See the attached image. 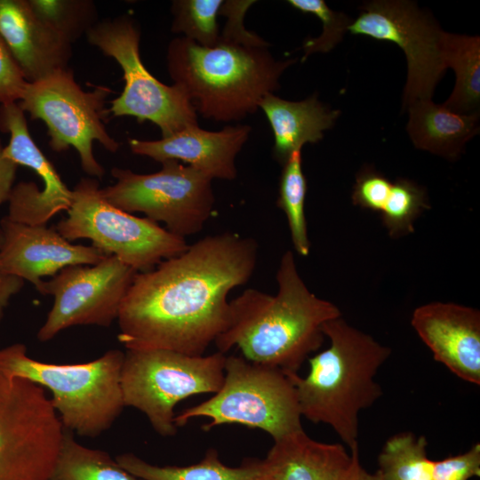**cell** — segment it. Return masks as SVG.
Listing matches in <instances>:
<instances>
[{"mask_svg":"<svg viewBox=\"0 0 480 480\" xmlns=\"http://www.w3.org/2000/svg\"><path fill=\"white\" fill-rule=\"evenodd\" d=\"M204 417V431L223 424H240L269 434L274 441L302 430L295 388L282 371L226 356L224 380L213 396L175 416L177 428L191 419Z\"/></svg>","mask_w":480,"mask_h":480,"instance_id":"6","label":"cell"},{"mask_svg":"<svg viewBox=\"0 0 480 480\" xmlns=\"http://www.w3.org/2000/svg\"><path fill=\"white\" fill-rule=\"evenodd\" d=\"M64 432L44 389L0 368V480H51Z\"/></svg>","mask_w":480,"mask_h":480,"instance_id":"11","label":"cell"},{"mask_svg":"<svg viewBox=\"0 0 480 480\" xmlns=\"http://www.w3.org/2000/svg\"><path fill=\"white\" fill-rule=\"evenodd\" d=\"M2 231L0 228V245ZM24 285V281L19 277L0 273V322L10 300L18 293Z\"/></svg>","mask_w":480,"mask_h":480,"instance_id":"37","label":"cell"},{"mask_svg":"<svg viewBox=\"0 0 480 480\" xmlns=\"http://www.w3.org/2000/svg\"><path fill=\"white\" fill-rule=\"evenodd\" d=\"M306 193L307 180L299 150L284 164L276 204L286 215L293 247L301 256H308L310 249L305 215Z\"/></svg>","mask_w":480,"mask_h":480,"instance_id":"27","label":"cell"},{"mask_svg":"<svg viewBox=\"0 0 480 480\" xmlns=\"http://www.w3.org/2000/svg\"><path fill=\"white\" fill-rule=\"evenodd\" d=\"M412 326L434 359L460 379L480 385V312L451 302L415 308Z\"/></svg>","mask_w":480,"mask_h":480,"instance_id":"17","label":"cell"},{"mask_svg":"<svg viewBox=\"0 0 480 480\" xmlns=\"http://www.w3.org/2000/svg\"><path fill=\"white\" fill-rule=\"evenodd\" d=\"M111 92L106 86L84 91L72 70L65 68L28 83L18 105L32 119L44 123L53 151L60 153L73 148L83 171L92 178L101 179L105 169L93 155V141L111 153L120 147L105 126L108 116L106 99Z\"/></svg>","mask_w":480,"mask_h":480,"instance_id":"9","label":"cell"},{"mask_svg":"<svg viewBox=\"0 0 480 480\" xmlns=\"http://www.w3.org/2000/svg\"><path fill=\"white\" fill-rule=\"evenodd\" d=\"M266 44L220 37L212 47L184 36L167 48L173 84L204 117L230 122L255 112L260 100L279 87L283 72L295 60H276Z\"/></svg>","mask_w":480,"mask_h":480,"instance_id":"3","label":"cell"},{"mask_svg":"<svg viewBox=\"0 0 480 480\" xmlns=\"http://www.w3.org/2000/svg\"><path fill=\"white\" fill-rule=\"evenodd\" d=\"M222 0H176L172 4V31L204 47L219 43L217 23Z\"/></svg>","mask_w":480,"mask_h":480,"instance_id":"29","label":"cell"},{"mask_svg":"<svg viewBox=\"0 0 480 480\" xmlns=\"http://www.w3.org/2000/svg\"><path fill=\"white\" fill-rule=\"evenodd\" d=\"M251 132L248 125L226 126L218 132L187 127L156 140L129 139L135 155L156 162L182 161L208 177L232 180L236 177V156Z\"/></svg>","mask_w":480,"mask_h":480,"instance_id":"18","label":"cell"},{"mask_svg":"<svg viewBox=\"0 0 480 480\" xmlns=\"http://www.w3.org/2000/svg\"><path fill=\"white\" fill-rule=\"evenodd\" d=\"M406 109V130L415 148L447 159H456L479 132V112L458 114L431 100L415 101Z\"/></svg>","mask_w":480,"mask_h":480,"instance_id":"22","label":"cell"},{"mask_svg":"<svg viewBox=\"0 0 480 480\" xmlns=\"http://www.w3.org/2000/svg\"><path fill=\"white\" fill-rule=\"evenodd\" d=\"M428 208L425 189L411 180L399 179L392 182L380 213L389 236L399 237L412 233L415 220Z\"/></svg>","mask_w":480,"mask_h":480,"instance_id":"30","label":"cell"},{"mask_svg":"<svg viewBox=\"0 0 480 480\" xmlns=\"http://www.w3.org/2000/svg\"><path fill=\"white\" fill-rule=\"evenodd\" d=\"M260 480H268V479L263 478V479H260Z\"/></svg>","mask_w":480,"mask_h":480,"instance_id":"39","label":"cell"},{"mask_svg":"<svg viewBox=\"0 0 480 480\" xmlns=\"http://www.w3.org/2000/svg\"><path fill=\"white\" fill-rule=\"evenodd\" d=\"M138 272L117 257L107 255L94 265H70L38 292L53 297L52 307L37 332L45 342L77 325L110 326Z\"/></svg>","mask_w":480,"mask_h":480,"instance_id":"14","label":"cell"},{"mask_svg":"<svg viewBox=\"0 0 480 480\" xmlns=\"http://www.w3.org/2000/svg\"><path fill=\"white\" fill-rule=\"evenodd\" d=\"M36 17L69 44L97 23L98 11L91 0H27Z\"/></svg>","mask_w":480,"mask_h":480,"instance_id":"28","label":"cell"},{"mask_svg":"<svg viewBox=\"0 0 480 480\" xmlns=\"http://www.w3.org/2000/svg\"><path fill=\"white\" fill-rule=\"evenodd\" d=\"M67 217L56 230L68 241L89 239L106 255L117 257L137 272L153 269L161 261L188 247L180 237L148 218L124 212L106 200L95 178H82L72 189Z\"/></svg>","mask_w":480,"mask_h":480,"instance_id":"8","label":"cell"},{"mask_svg":"<svg viewBox=\"0 0 480 480\" xmlns=\"http://www.w3.org/2000/svg\"><path fill=\"white\" fill-rule=\"evenodd\" d=\"M359 16L348 28L397 44L407 61L403 108L418 100H431L447 68L444 35L435 19L407 0H377L361 6Z\"/></svg>","mask_w":480,"mask_h":480,"instance_id":"13","label":"cell"},{"mask_svg":"<svg viewBox=\"0 0 480 480\" xmlns=\"http://www.w3.org/2000/svg\"><path fill=\"white\" fill-rule=\"evenodd\" d=\"M226 356L219 351L188 356L164 349H127L121 372L124 406L144 413L158 435L174 436V407L194 395L218 392Z\"/></svg>","mask_w":480,"mask_h":480,"instance_id":"7","label":"cell"},{"mask_svg":"<svg viewBox=\"0 0 480 480\" xmlns=\"http://www.w3.org/2000/svg\"><path fill=\"white\" fill-rule=\"evenodd\" d=\"M262 460L268 480H339L351 460L340 444H326L300 430L276 441Z\"/></svg>","mask_w":480,"mask_h":480,"instance_id":"20","label":"cell"},{"mask_svg":"<svg viewBox=\"0 0 480 480\" xmlns=\"http://www.w3.org/2000/svg\"><path fill=\"white\" fill-rule=\"evenodd\" d=\"M276 277V295L250 288L229 301L228 326L214 343L220 353L237 347L249 362L295 374L322 346L323 325L341 312L308 290L291 251L283 254Z\"/></svg>","mask_w":480,"mask_h":480,"instance_id":"2","label":"cell"},{"mask_svg":"<svg viewBox=\"0 0 480 480\" xmlns=\"http://www.w3.org/2000/svg\"><path fill=\"white\" fill-rule=\"evenodd\" d=\"M51 480H143L123 468L106 452L78 443L65 429Z\"/></svg>","mask_w":480,"mask_h":480,"instance_id":"25","label":"cell"},{"mask_svg":"<svg viewBox=\"0 0 480 480\" xmlns=\"http://www.w3.org/2000/svg\"><path fill=\"white\" fill-rule=\"evenodd\" d=\"M28 83L20 66L0 36V106L18 103Z\"/></svg>","mask_w":480,"mask_h":480,"instance_id":"34","label":"cell"},{"mask_svg":"<svg viewBox=\"0 0 480 480\" xmlns=\"http://www.w3.org/2000/svg\"><path fill=\"white\" fill-rule=\"evenodd\" d=\"M161 164V170L148 174L114 167L115 183L100 188L101 194L124 212H142L164 223L175 236L185 238L199 233L214 207L212 179L175 160Z\"/></svg>","mask_w":480,"mask_h":480,"instance_id":"12","label":"cell"},{"mask_svg":"<svg viewBox=\"0 0 480 480\" xmlns=\"http://www.w3.org/2000/svg\"><path fill=\"white\" fill-rule=\"evenodd\" d=\"M0 131L10 136L8 144L4 147V156L18 166L30 168L44 184L42 189L33 181L14 185L6 217L27 225H44L57 213L67 212L72 204L73 191L36 144L25 113L18 103L0 106Z\"/></svg>","mask_w":480,"mask_h":480,"instance_id":"15","label":"cell"},{"mask_svg":"<svg viewBox=\"0 0 480 480\" xmlns=\"http://www.w3.org/2000/svg\"><path fill=\"white\" fill-rule=\"evenodd\" d=\"M392 182L372 169H364L356 176L352 202L364 209L380 212L389 193Z\"/></svg>","mask_w":480,"mask_h":480,"instance_id":"32","label":"cell"},{"mask_svg":"<svg viewBox=\"0 0 480 480\" xmlns=\"http://www.w3.org/2000/svg\"><path fill=\"white\" fill-rule=\"evenodd\" d=\"M287 3L303 13L316 16L323 23V32L319 36L305 40L302 60L312 53H324L333 49L343 39L354 20L345 13L329 8L324 0H289Z\"/></svg>","mask_w":480,"mask_h":480,"instance_id":"31","label":"cell"},{"mask_svg":"<svg viewBox=\"0 0 480 480\" xmlns=\"http://www.w3.org/2000/svg\"><path fill=\"white\" fill-rule=\"evenodd\" d=\"M0 273L32 284L37 292L43 277L55 276L70 265H94L107 255L91 245L73 244L56 228L0 220Z\"/></svg>","mask_w":480,"mask_h":480,"instance_id":"16","label":"cell"},{"mask_svg":"<svg viewBox=\"0 0 480 480\" xmlns=\"http://www.w3.org/2000/svg\"><path fill=\"white\" fill-rule=\"evenodd\" d=\"M0 36L28 83L68 68L72 44L40 20L27 0H0Z\"/></svg>","mask_w":480,"mask_h":480,"instance_id":"19","label":"cell"},{"mask_svg":"<svg viewBox=\"0 0 480 480\" xmlns=\"http://www.w3.org/2000/svg\"><path fill=\"white\" fill-rule=\"evenodd\" d=\"M89 44L114 59L123 70L122 93L111 100L108 114L150 121L168 137L198 125L196 111L176 85L157 80L144 66L140 53V32L132 18L123 15L97 22L85 35Z\"/></svg>","mask_w":480,"mask_h":480,"instance_id":"10","label":"cell"},{"mask_svg":"<svg viewBox=\"0 0 480 480\" xmlns=\"http://www.w3.org/2000/svg\"><path fill=\"white\" fill-rule=\"evenodd\" d=\"M351 460L339 480H381L379 473L367 472L359 461L358 447L350 451Z\"/></svg>","mask_w":480,"mask_h":480,"instance_id":"38","label":"cell"},{"mask_svg":"<svg viewBox=\"0 0 480 480\" xmlns=\"http://www.w3.org/2000/svg\"><path fill=\"white\" fill-rule=\"evenodd\" d=\"M424 436L401 432L389 437L378 456L381 480H432L433 460Z\"/></svg>","mask_w":480,"mask_h":480,"instance_id":"26","label":"cell"},{"mask_svg":"<svg viewBox=\"0 0 480 480\" xmlns=\"http://www.w3.org/2000/svg\"><path fill=\"white\" fill-rule=\"evenodd\" d=\"M444 56L447 68L455 73V85L443 104L462 115L476 111L480 103V38L445 32Z\"/></svg>","mask_w":480,"mask_h":480,"instance_id":"24","label":"cell"},{"mask_svg":"<svg viewBox=\"0 0 480 480\" xmlns=\"http://www.w3.org/2000/svg\"><path fill=\"white\" fill-rule=\"evenodd\" d=\"M254 1H226L223 2L220 13L228 17L220 37L249 44H265L263 39L256 34L244 29L243 20L244 13Z\"/></svg>","mask_w":480,"mask_h":480,"instance_id":"35","label":"cell"},{"mask_svg":"<svg viewBox=\"0 0 480 480\" xmlns=\"http://www.w3.org/2000/svg\"><path fill=\"white\" fill-rule=\"evenodd\" d=\"M480 476V444L464 453L433 460L432 480H468Z\"/></svg>","mask_w":480,"mask_h":480,"instance_id":"33","label":"cell"},{"mask_svg":"<svg viewBox=\"0 0 480 480\" xmlns=\"http://www.w3.org/2000/svg\"><path fill=\"white\" fill-rule=\"evenodd\" d=\"M18 165L4 154L0 140V205L8 202L16 176Z\"/></svg>","mask_w":480,"mask_h":480,"instance_id":"36","label":"cell"},{"mask_svg":"<svg viewBox=\"0 0 480 480\" xmlns=\"http://www.w3.org/2000/svg\"><path fill=\"white\" fill-rule=\"evenodd\" d=\"M257 261L255 239L223 232L138 272L116 319L118 340L126 349L203 356L228 326V293L249 281Z\"/></svg>","mask_w":480,"mask_h":480,"instance_id":"1","label":"cell"},{"mask_svg":"<svg viewBox=\"0 0 480 480\" xmlns=\"http://www.w3.org/2000/svg\"><path fill=\"white\" fill-rule=\"evenodd\" d=\"M124 353L111 349L80 364H52L28 356L24 344L0 348V368L11 377L29 380L51 393V404L63 428L80 436L96 437L121 414V372Z\"/></svg>","mask_w":480,"mask_h":480,"instance_id":"5","label":"cell"},{"mask_svg":"<svg viewBox=\"0 0 480 480\" xmlns=\"http://www.w3.org/2000/svg\"><path fill=\"white\" fill-rule=\"evenodd\" d=\"M323 332L330 346L308 358L307 376H288L301 416L329 425L351 451L358 447L359 412L382 395L374 378L391 350L341 316L326 322Z\"/></svg>","mask_w":480,"mask_h":480,"instance_id":"4","label":"cell"},{"mask_svg":"<svg viewBox=\"0 0 480 480\" xmlns=\"http://www.w3.org/2000/svg\"><path fill=\"white\" fill-rule=\"evenodd\" d=\"M115 459L123 468L143 480L266 479L262 460L251 459L239 467H228L222 463L213 448H210L198 463L185 467L152 465L129 452L119 454Z\"/></svg>","mask_w":480,"mask_h":480,"instance_id":"23","label":"cell"},{"mask_svg":"<svg viewBox=\"0 0 480 480\" xmlns=\"http://www.w3.org/2000/svg\"><path fill=\"white\" fill-rule=\"evenodd\" d=\"M274 134L273 154L284 164L296 151L301 150L307 142L322 140L324 132L332 128L340 116V110H332L321 103L316 95L301 101H289L266 95L260 102Z\"/></svg>","mask_w":480,"mask_h":480,"instance_id":"21","label":"cell"}]
</instances>
